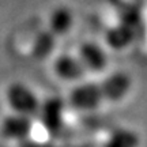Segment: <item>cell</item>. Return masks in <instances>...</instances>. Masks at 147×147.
Wrapping results in <instances>:
<instances>
[{"label":"cell","instance_id":"6da1fadb","mask_svg":"<svg viewBox=\"0 0 147 147\" xmlns=\"http://www.w3.org/2000/svg\"><path fill=\"white\" fill-rule=\"evenodd\" d=\"M5 102L11 109V113L34 117L38 115L41 106L40 97L36 91L23 82H14L7 86L4 93Z\"/></svg>","mask_w":147,"mask_h":147},{"label":"cell","instance_id":"ba28073f","mask_svg":"<svg viewBox=\"0 0 147 147\" xmlns=\"http://www.w3.org/2000/svg\"><path fill=\"white\" fill-rule=\"evenodd\" d=\"M75 18L72 11L65 5H60L51 12V16L48 19V30L56 37L65 36L72 30Z\"/></svg>","mask_w":147,"mask_h":147},{"label":"cell","instance_id":"8fae6325","mask_svg":"<svg viewBox=\"0 0 147 147\" xmlns=\"http://www.w3.org/2000/svg\"><path fill=\"white\" fill-rule=\"evenodd\" d=\"M140 138L135 131L128 128H119L109 135L104 147H139Z\"/></svg>","mask_w":147,"mask_h":147},{"label":"cell","instance_id":"5b68a950","mask_svg":"<svg viewBox=\"0 0 147 147\" xmlns=\"http://www.w3.org/2000/svg\"><path fill=\"white\" fill-rule=\"evenodd\" d=\"M34 117L10 113L0 123V135L10 142H22L32 135Z\"/></svg>","mask_w":147,"mask_h":147},{"label":"cell","instance_id":"52a82bcc","mask_svg":"<svg viewBox=\"0 0 147 147\" xmlns=\"http://www.w3.org/2000/svg\"><path fill=\"white\" fill-rule=\"evenodd\" d=\"M76 56L87 72H104L109 65V56L105 48L94 41H84L80 44Z\"/></svg>","mask_w":147,"mask_h":147},{"label":"cell","instance_id":"3957f363","mask_svg":"<svg viewBox=\"0 0 147 147\" xmlns=\"http://www.w3.org/2000/svg\"><path fill=\"white\" fill-rule=\"evenodd\" d=\"M65 106L67 102L59 97H49L41 101V106L37 117L40 123L51 135H56L61 131L65 117Z\"/></svg>","mask_w":147,"mask_h":147},{"label":"cell","instance_id":"7a4b0ae2","mask_svg":"<svg viewBox=\"0 0 147 147\" xmlns=\"http://www.w3.org/2000/svg\"><path fill=\"white\" fill-rule=\"evenodd\" d=\"M104 95L100 83L93 82H78L69 90L68 104L76 112H94L104 104Z\"/></svg>","mask_w":147,"mask_h":147},{"label":"cell","instance_id":"8992f818","mask_svg":"<svg viewBox=\"0 0 147 147\" xmlns=\"http://www.w3.org/2000/svg\"><path fill=\"white\" fill-rule=\"evenodd\" d=\"M52 69L56 78L67 83L82 82L87 74L78 56L69 53H61L56 56L52 63Z\"/></svg>","mask_w":147,"mask_h":147},{"label":"cell","instance_id":"9c48e42d","mask_svg":"<svg viewBox=\"0 0 147 147\" xmlns=\"http://www.w3.org/2000/svg\"><path fill=\"white\" fill-rule=\"evenodd\" d=\"M105 41L106 45L113 51H124L135 41V29L120 22L106 32Z\"/></svg>","mask_w":147,"mask_h":147},{"label":"cell","instance_id":"30bf717a","mask_svg":"<svg viewBox=\"0 0 147 147\" xmlns=\"http://www.w3.org/2000/svg\"><path fill=\"white\" fill-rule=\"evenodd\" d=\"M56 48V36L49 30H42L32 42V55L36 60H47Z\"/></svg>","mask_w":147,"mask_h":147},{"label":"cell","instance_id":"277c9868","mask_svg":"<svg viewBox=\"0 0 147 147\" xmlns=\"http://www.w3.org/2000/svg\"><path fill=\"white\" fill-rule=\"evenodd\" d=\"M100 87L104 95V101L121 102L129 95L134 87V80L131 75L125 71H116L104 78L100 83Z\"/></svg>","mask_w":147,"mask_h":147}]
</instances>
